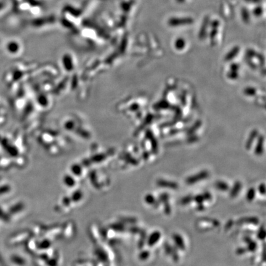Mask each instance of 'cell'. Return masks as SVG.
<instances>
[{"label": "cell", "mask_w": 266, "mask_h": 266, "mask_svg": "<svg viewBox=\"0 0 266 266\" xmlns=\"http://www.w3.org/2000/svg\"><path fill=\"white\" fill-rule=\"evenodd\" d=\"M194 21V18L190 17H173L169 19L168 23L170 26L176 27L192 24Z\"/></svg>", "instance_id": "1"}, {"label": "cell", "mask_w": 266, "mask_h": 266, "mask_svg": "<svg viewBox=\"0 0 266 266\" xmlns=\"http://www.w3.org/2000/svg\"><path fill=\"white\" fill-rule=\"evenodd\" d=\"M209 175H210L209 172L208 171L204 170V171L199 172L197 174H195L194 175L187 177L185 179V183L188 185H193L197 183L199 181L206 179V178L208 177Z\"/></svg>", "instance_id": "2"}, {"label": "cell", "mask_w": 266, "mask_h": 266, "mask_svg": "<svg viewBox=\"0 0 266 266\" xmlns=\"http://www.w3.org/2000/svg\"><path fill=\"white\" fill-rule=\"evenodd\" d=\"M157 184L160 187L167 188L173 190H176L179 187V185L176 182L162 179H160L157 180Z\"/></svg>", "instance_id": "3"}, {"label": "cell", "mask_w": 266, "mask_h": 266, "mask_svg": "<svg viewBox=\"0 0 266 266\" xmlns=\"http://www.w3.org/2000/svg\"><path fill=\"white\" fill-rule=\"evenodd\" d=\"M161 233L160 231H154L152 232L149 237L147 239V244L149 247H153L155 245L160 239L161 238Z\"/></svg>", "instance_id": "4"}, {"label": "cell", "mask_w": 266, "mask_h": 266, "mask_svg": "<svg viewBox=\"0 0 266 266\" xmlns=\"http://www.w3.org/2000/svg\"><path fill=\"white\" fill-rule=\"evenodd\" d=\"M259 219L256 217H242L238 219L236 224L237 225H241L244 224H253V225H258L259 224Z\"/></svg>", "instance_id": "5"}, {"label": "cell", "mask_w": 266, "mask_h": 266, "mask_svg": "<svg viewBox=\"0 0 266 266\" xmlns=\"http://www.w3.org/2000/svg\"><path fill=\"white\" fill-rule=\"evenodd\" d=\"M173 238L176 248L180 250H184L185 249V245L182 237L179 233H175L173 235Z\"/></svg>", "instance_id": "6"}, {"label": "cell", "mask_w": 266, "mask_h": 266, "mask_svg": "<svg viewBox=\"0 0 266 266\" xmlns=\"http://www.w3.org/2000/svg\"><path fill=\"white\" fill-rule=\"evenodd\" d=\"M242 184L240 181H236L230 190L229 194L231 198H235L238 195L240 190H242Z\"/></svg>", "instance_id": "7"}, {"label": "cell", "mask_w": 266, "mask_h": 266, "mask_svg": "<svg viewBox=\"0 0 266 266\" xmlns=\"http://www.w3.org/2000/svg\"><path fill=\"white\" fill-rule=\"evenodd\" d=\"M214 185H215V187L217 189H218V190H219L221 191H223V192L227 191L230 189V187H229V184L227 182H226L224 181H222V180H217V181H216L215 182Z\"/></svg>", "instance_id": "8"}, {"label": "cell", "mask_w": 266, "mask_h": 266, "mask_svg": "<svg viewBox=\"0 0 266 266\" xmlns=\"http://www.w3.org/2000/svg\"><path fill=\"white\" fill-rule=\"evenodd\" d=\"M192 200H193V196L190 195H187L182 197L180 199V203L182 205H187L190 203L192 201Z\"/></svg>", "instance_id": "9"}, {"label": "cell", "mask_w": 266, "mask_h": 266, "mask_svg": "<svg viewBox=\"0 0 266 266\" xmlns=\"http://www.w3.org/2000/svg\"><path fill=\"white\" fill-rule=\"evenodd\" d=\"M256 196V190L254 188H250L246 195V198L248 201H251L254 200Z\"/></svg>", "instance_id": "10"}, {"label": "cell", "mask_w": 266, "mask_h": 266, "mask_svg": "<svg viewBox=\"0 0 266 266\" xmlns=\"http://www.w3.org/2000/svg\"><path fill=\"white\" fill-rule=\"evenodd\" d=\"M145 201L149 205H154L156 201V199L155 198L154 196L152 194H147L145 197Z\"/></svg>", "instance_id": "11"}, {"label": "cell", "mask_w": 266, "mask_h": 266, "mask_svg": "<svg viewBox=\"0 0 266 266\" xmlns=\"http://www.w3.org/2000/svg\"><path fill=\"white\" fill-rule=\"evenodd\" d=\"M170 199V195L167 193H163L161 194L159 196V199L158 200L161 203H164L166 201H168Z\"/></svg>", "instance_id": "12"}, {"label": "cell", "mask_w": 266, "mask_h": 266, "mask_svg": "<svg viewBox=\"0 0 266 266\" xmlns=\"http://www.w3.org/2000/svg\"><path fill=\"white\" fill-rule=\"evenodd\" d=\"M185 41L183 38H178L175 42V46L177 49H182L185 46Z\"/></svg>", "instance_id": "13"}, {"label": "cell", "mask_w": 266, "mask_h": 266, "mask_svg": "<svg viewBox=\"0 0 266 266\" xmlns=\"http://www.w3.org/2000/svg\"><path fill=\"white\" fill-rule=\"evenodd\" d=\"M193 200L195 201L197 204L203 203L205 201L203 194H198L193 196Z\"/></svg>", "instance_id": "14"}, {"label": "cell", "mask_w": 266, "mask_h": 266, "mask_svg": "<svg viewBox=\"0 0 266 266\" xmlns=\"http://www.w3.org/2000/svg\"><path fill=\"white\" fill-rule=\"evenodd\" d=\"M248 247H247V250H248L251 252H253L256 250V249L257 248V243L253 241V240H251L248 243Z\"/></svg>", "instance_id": "15"}, {"label": "cell", "mask_w": 266, "mask_h": 266, "mask_svg": "<svg viewBox=\"0 0 266 266\" xmlns=\"http://www.w3.org/2000/svg\"><path fill=\"white\" fill-rule=\"evenodd\" d=\"M164 204V213L167 215H170L171 213V206L169 203V201H166L164 203H163Z\"/></svg>", "instance_id": "16"}, {"label": "cell", "mask_w": 266, "mask_h": 266, "mask_svg": "<svg viewBox=\"0 0 266 266\" xmlns=\"http://www.w3.org/2000/svg\"><path fill=\"white\" fill-rule=\"evenodd\" d=\"M171 255L172 256V258H173V259L174 260V261L177 262L179 261V254H178V253H177V250H176V248L173 247L172 252H171Z\"/></svg>", "instance_id": "17"}, {"label": "cell", "mask_w": 266, "mask_h": 266, "mask_svg": "<svg viewBox=\"0 0 266 266\" xmlns=\"http://www.w3.org/2000/svg\"><path fill=\"white\" fill-rule=\"evenodd\" d=\"M266 237V231L264 228H261L258 233V238L259 240H264Z\"/></svg>", "instance_id": "18"}, {"label": "cell", "mask_w": 266, "mask_h": 266, "mask_svg": "<svg viewBox=\"0 0 266 266\" xmlns=\"http://www.w3.org/2000/svg\"><path fill=\"white\" fill-rule=\"evenodd\" d=\"M164 249L166 254L171 255L172 252V249H173V247L171 245H170L168 243H166L164 245Z\"/></svg>", "instance_id": "19"}, {"label": "cell", "mask_w": 266, "mask_h": 266, "mask_svg": "<svg viewBox=\"0 0 266 266\" xmlns=\"http://www.w3.org/2000/svg\"><path fill=\"white\" fill-rule=\"evenodd\" d=\"M242 17L243 19L245 22H248L249 20V15L247 9H243L242 10Z\"/></svg>", "instance_id": "20"}, {"label": "cell", "mask_w": 266, "mask_h": 266, "mask_svg": "<svg viewBox=\"0 0 266 266\" xmlns=\"http://www.w3.org/2000/svg\"><path fill=\"white\" fill-rule=\"evenodd\" d=\"M149 256H150V253L149 251H143L140 254L139 257L142 260H145L149 257Z\"/></svg>", "instance_id": "21"}, {"label": "cell", "mask_w": 266, "mask_h": 266, "mask_svg": "<svg viewBox=\"0 0 266 266\" xmlns=\"http://www.w3.org/2000/svg\"><path fill=\"white\" fill-rule=\"evenodd\" d=\"M262 13H263V9L261 7H256L254 9L253 13H254V16H261L262 14Z\"/></svg>", "instance_id": "22"}, {"label": "cell", "mask_w": 266, "mask_h": 266, "mask_svg": "<svg viewBox=\"0 0 266 266\" xmlns=\"http://www.w3.org/2000/svg\"><path fill=\"white\" fill-rule=\"evenodd\" d=\"M258 190H259V193L261 195H264L265 194V192H266V185H265V184H264V183L261 184L259 185V186Z\"/></svg>", "instance_id": "23"}, {"label": "cell", "mask_w": 266, "mask_h": 266, "mask_svg": "<svg viewBox=\"0 0 266 266\" xmlns=\"http://www.w3.org/2000/svg\"><path fill=\"white\" fill-rule=\"evenodd\" d=\"M203 197H204L205 201H210L212 199V195L208 192H206L203 193Z\"/></svg>", "instance_id": "24"}, {"label": "cell", "mask_w": 266, "mask_h": 266, "mask_svg": "<svg viewBox=\"0 0 266 266\" xmlns=\"http://www.w3.org/2000/svg\"><path fill=\"white\" fill-rule=\"evenodd\" d=\"M247 248H239L237 249V251H236V253L237 254H244L246 251H247Z\"/></svg>", "instance_id": "25"}, {"label": "cell", "mask_w": 266, "mask_h": 266, "mask_svg": "<svg viewBox=\"0 0 266 266\" xmlns=\"http://www.w3.org/2000/svg\"><path fill=\"white\" fill-rule=\"evenodd\" d=\"M205 209V206L203 205V203L201 204H198V207H197V210L198 211H202Z\"/></svg>", "instance_id": "26"}, {"label": "cell", "mask_w": 266, "mask_h": 266, "mask_svg": "<svg viewBox=\"0 0 266 266\" xmlns=\"http://www.w3.org/2000/svg\"><path fill=\"white\" fill-rule=\"evenodd\" d=\"M245 1L251 2V3H259V1H261V0H245Z\"/></svg>", "instance_id": "27"}]
</instances>
